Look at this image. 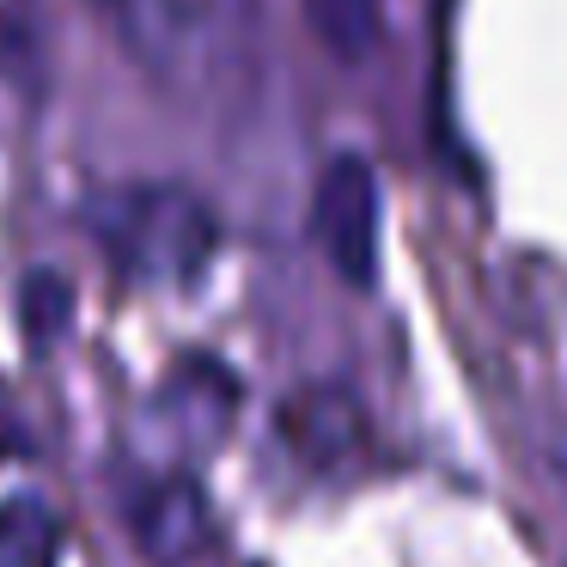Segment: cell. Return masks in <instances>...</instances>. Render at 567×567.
Masks as SVG:
<instances>
[{
    "mask_svg": "<svg viewBox=\"0 0 567 567\" xmlns=\"http://www.w3.org/2000/svg\"><path fill=\"white\" fill-rule=\"evenodd\" d=\"M104 250L123 262L135 281L153 287H184L208 269L214 257V214L202 208L189 189L172 184H141V189H116V196L99 202L92 214Z\"/></svg>",
    "mask_w": 567,
    "mask_h": 567,
    "instance_id": "cell-1",
    "label": "cell"
},
{
    "mask_svg": "<svg viewBox=\"0 0 567 567\" xmlns=\"http://www.w3.org/2000/svg\"><path fill=\"white\" fill-rule=\"evenodd\" d=\"M128 55L177 92L214 86L238 43V0H92Z\"/></svg>",
    "mask_w": 567,
    "mask_h": 567,
    "instance_id": "cell-2",
    "label": "cell"
},
{
    "mask_svg": "<svg viewBox=\"0 0 567 567\" xmlns=\"http://www.w3.org/2000/svg\"><path fill=\"white\" fill-rule=\"evenodd\" d=\"M311 238L330 257L342 281H372V257H379V184L372 165L342 153L323 165L318 196H311Z\"/></svg>",
    "mask_w": 567,
    "mask_h": 567,
    "instance_id": "cell-3",
    "label": "cell"
},
{
    "mask_svg": "<svg viewBox=\"0 0 567 567\" xmlns=\"http://www.w3.org/2000/svg\"><path fill=\"white\" fill-rule=\"evenodd\" d=\"M0 567H62V518L43 494L19 488L0 501Z\"/></svg>",
    "mask_w": 567,
    "mask_h": 567,
    "instance_id": "cell-4",
    "label": "cell"
},
{
    "mask_svg": "<svg viewBox=\"0 0 567 567\" xmlns=\"http://www.w3.org/2000/svg\"><path fill=\"white\" fill-rule=\"evenodd\" d=\"M135 530H141V543H147L159 561L189 555V549H196V537H202L196 488H189V482H165V488H153L147 501H141V513H135Z\"/></svg>",
    "mask_w": 567,
    "mask_h": 567,
    "instance_id": "cell-5",
    "label": "cell"
}]
</instances>
